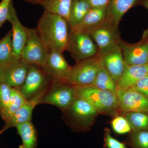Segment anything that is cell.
I'll return each instance as SVG.
<instances>
[{
    "mask_svg": "<svg viewBox=\"0 0 148 148\" xmlns=\"http://www.w3.org/2000/svg\"><path fill=\"white\" fill-rule=\"evenodd\" d=\"M144 36L148 37V31H147V32L146 33H145V35H144Z\"/></svg>",
    "mask_w": 148,
    "mask_h": 148,
    "instance_id": "d590c367",
    "label": "cell"
},
{
    "mask_svg": "<svg viewBox=\"0 0 148 148\" xmlns=\"http://www.w3.org/2000/svg\"><path fill=\"white\" fill-rule=\"evenodd\" d=\"M141 5L148 10V0H141Z\"/></svg>",
    "mask_w": 148,
    "mask_h": 148,
    "instance_id": "e575fe53",
    "label": "cell"
},
{
    "mask_svg": "<svg viewBox=\"0 0 148 148\" xmlns=\"http://www.w3.org/2000/svg\"><path fill=\"white\" fill-rule=\"evenodd\" d=\"M12 3V0H2L0 3V29L8 21Z\"/></svg>",
    "mask_w": 148,
    "mask_h": 148,
    "instance_id": "4dcf8cb0",
    "label": "cell"
},
{
    "mask_svg": "<svg viewBox=\"0 0 148 148\" xmlns=\"http://www.w3.org/2000/svg\"><path fill=\"white\" fill-rule=\"evenodd\" d=\"M148 75L147 65L129 66L126 65L119 79L117 82L118 89L127 90L132 88L143 77Z\"/></svg>",
    "mask_w": 148,
    "mask_h": 148,
    "instance_id": "e0dca14e",
    "label": "cell"
},
{
    "mask_svg": "<svg viewBox=\"0 0 148 148\" xmlns=\"http://www.w3.org/2000/svg\"><path fill=\"white\" fill-rule=\"evenodd\" d=\"M27 3L32 4H40L42 3L44 0H24Z\"/></svg>",
    "mask_w": 148,
    "mask_h": 148,
    "instance_id": "836d02e7",
    "label": "cell"
},
{
    "mask_svg": "<svg viewBox=\"0 0 148 148\" xmlns=\"http://www.w3.org/2000/svg\"><path fill=\"white\" fill-rule=\"evenodd\" d=\"M148 97V75L143 77L132 88Z\"/></svg>",
    "mask_w": 148,
    "mask_h": 148,
    "instance_id": "1f68e13d",
    "label": "cell"
},
{
    "mask_svg": "<svg viewBox=\"0 0 148 148\" xmlns=\"http://www.w3.org/2000/svg\"><path fill=\"white\" fill-rule=\"evenodd\" d=\"M91 85L116 94L118 89L116 81L102 66L94 82Z\"/></svg>",
    "mask_w": 148,
    "mask_h": 148,
    "instance_id": "cb8c5ba5",
    "label": "cell"
},
{
    "mask_svg": "<svg viewBox=\"0 0 148 148\" xmlns=\"http://www.w3.org/2000/svg\"><path fill=\"white\" fill-rule=\"evenodd\" d=\"M66 51L76 63L98 55V49L86 32L70 31Z\"/></svg>",
    "mask_w": 148,
    "mask_h": 148,
    "instance_id": "8992f818",
    "label": "cell"
},
{
    "mask_svg": "<svg viewBox=\"0 0 148 148\" xmlns=\"http://www.w3.org/2000/svg\"><path fill=\"white\" fill-rule=\"evenodd\" d=\"M72 67L64 58L63 53L52 51L49 52L42 68L54 80L68 82Z\"/></svg>",
    "mask_w": 148,
    "mask_h": 148,
    "instance_id": "7c38bea8",
    "label": "cell"
},
{
    "mask_svg": "<svg viewBox=\"0 0 148 148\" xmlns=\"http://www.w3.org/2000/svg\"><path fill=\"white\" fill-rule=\"evenodd\" d=\"M12 88L4 83L0 82V112L10 101Z\"/></svg>",
    "mask_w": 148,
    "mask_h": 148,
    "instance_id": "f546056e",
    "label": "cell"
},
{
    "mask_svg": "<svg viewBox=\"0 0 148 148\" xmlns=\"http://www.w3.org/2000/svg\"><path fill=\"white\" fill-rule=\"evenodd\" d=\"M141 0H110L106 19L118 27L125 14Z\"/></svg>",
    "mask_w": 148,
    "mask_h": 148,
    "instance_id": "ac0fdd59",
    "label": "cell"
},
{
    "mask_svg": "<svg viewBox=\"0 0 148 148\" xmlns=\"http://www.w3.org/2000/svg\"><path fill=\"white\" fill-rule=\"evenodd\" d=\"M53 81L42 67L30 65L26 79L18 89L25 100L29 101L45 95Z\"/></svg>",
    "mask_w": 148,
    "mask_h": 148,
    "instance_id": "277c9868",
    "label": "cell"
},
{
    "mask_svg": "<svg viewBox=\"0 0 148 148\" xmlns=\"http://www.w3.org/2000/svg\"><path fill=\"white\" fill-rule=\"evenodd\" d=\"M107 7H91L76 27L71 31L85 32L90 28L101 24L106 20Z\"/></svg>",
    "mask_w": 148,
    "mask_h": 148,
    "instance_id": "d6986e66",
    "label": "cell"
},
{
    "mask_svg": "<svg viewBox=\"0 0 148 148\" xmlns=\"http://www.w3.org/2000/svg\"><path fill=\"white\" fill-rule=\"evenodd\" d=\"M111 124L114 132L118 134L128 133L131 130L129 123L122 115L114 117L111 121Z\"/></svg>",
    "mask_w": 148,
    "mask_h": 148,
    "instance_id": "83f0119b",
    "label": "cell"
},
{
    "mask_svg": "<svg viewBox=\"0 0 148 148\" xmlns=\"http://www.w3.org/2000/svg\"><path fill=\"white\" fill-rule=\"evenodd\" d=\"M116 94L120 114L134 112L148 114V97L146 95L132 88L117 89Z\"/></svg>",
    "mask_w": 148,
    "mask_h": 148,
    "instance_id": "8fae6325",
    "label": "cell"
},
{
    "mask_svg": "<svg viewBox=\"0 0 148 148\" xmlns=\"http://www.w3.org/2000/svg\"><path fill=\"white\" fill-rule=\"evenodd\" d=\"M15 127L22 140V145L18 148H37L38 132L32 121L21 123Z\"/></svg>",
    "mask_w": 148,
    "mask_h": 148,
    "instance_id": "ffe728a7",
    "label": "cell"
},
{
    "mask_svg": "<svg viewBox=\"0 0 148 148\" xmlns=\"http://www.w3.org/2000/svg\"><path fill=\"white\" fill-rule=\"evenodd\" d=\"M98 55L102 67L117 82L126 66L120 43Z\"/></svg>",
    "mask_w": 148,
    "mask_h": 148,
    "instance_id": "4fadbf2b",
    "label": "cell"
},
{
    "mask_svg": "<svg viewBox=\"0 0 148 148\" xmlns=\"http://www.w3.org/2000/svg\"><path fill=\"white\" fill-rule=\"evenodd\" d=\"M76 95L86 101L99 114L112 117L120 114L116 94L91 85L75 86Z\"/></svg>",
    "mask_w": 148,
    "mask_h": 148,
    "instance_id": "3957f363",
    "label": "cell"
},
{
    "mask_svg": "<svg viewBox=\"0 0 148 148\" xmlns=\"http://www.w3.org/2000/svg\"><path fill=\"white\" fill-rule=\"evenodd\" d=\"M104 148H126V145L124 142L122 143L114 138L111 135L110 130L108 127L104 129Z\"/></svg>",
    "mask_w": 148,
    "mask_h": 148,
    "instance_id": "f1b7e54d",
    "label": "cell"
},
{
    "mask_svg": "<svg viewBox=\"0 0 148 148\" xmlns=\"http://www.w3.org/2000/svg\"><path fill=\"white\" fill-rule=\"evenodd\" d=\"M92 7H108L110 0H84Z\"/></svg>",
    "mask_w": 148,
    "mask_h": 148,
    "instance_id": "d6a6232c",
    "label": "cell"
},
{
    "mask_svg": "<svg viewBox=\"0 0 148 148\" xmlns=\"http://www.w3.org/2000/svg\"><path fill=\"white\" fill-rule=\"evenodd\" d=\"M45 95H40L32 100L26 101L16 112L5 121L4 125L0 130V134H2L10 128L16 127L18 125L32 121L33 111L35 107L40 104Z\"/></svg>",
    "mask_w": 148,
    "mask_h": 148,
    "instance_id": "2e32d148",
    "label": "cell"
},
{
    "mask_svg": "<svg viewBox=\"0 0 148 148\" xmlns=\"http://www.w3.org/2000/svg\"><path fill=\"white\" fill-rule=\"evenodd\" d=\"M26 100L19 91L18 88H12L10 101L0 112V116L4 121L16 112L26 102Z\"/></svg>",
    "mask_w": 148,
    "mask_h": 148,
    "instance_id": "603a6c76",
    "label": "cell"
},
{
    "mask_svg": "<svg viewBox=\"0 0 148 148\" xmlns=\"http://www.w3.org/2000/svg\"><path fill=\"white\" fill-rule=\"evenodd\" d=\"M8 21L10 22L12 27L11 29L14 56L16 59H20L21 53L27 40V28L23 26L18 19L13 3L11 5Z\"/></svg>",
    "mask_w": 148,
    "mask_h": 148,
    "instance_id": "9a60e30c",
    "label": "cell"
},
{
    "mask_svg": "<svg viewBox=\"0 0 148 148\" xmlns=\"http://www.w3.org/2000/svg\"><path fill=\"white\" fill-rule=\"evenodd\" d=\"M101 68L98 55L79 61L72 67L68 83L74 86H85L94 82Z\"/></svg>",
    "mask_w": 148,
    "mask_h": 148,
    "instance_id": "ba28073f",
    "label": "cell"
},
{
    "mask_svg": "<svg viewBox=\"0 0 148 148\" xmlns=\"http://www.w3.org/2000/svg\"><path fill=\"white\" fill-rule=\"evenodd\" d=\"M91 7L90 4L84 0H73L68 21L70 30L74 29L80 23Z\"/></svg>",
    "mask_w": 148,
    "mask_h": 148,
    "instance_id": "44dd1931",
    "label": "cell"
},
{
    "mask_svg": "<svg viewBox=\"0 0 148 148\" xmlns=\"http://www.w3.org/2000/svg\"><path fill=\"white\" fill-rule=\"evenodd\" d=\"M125 62L129 66H143L148 62V37L144 36L140 42L133 44L125 43L121 41Z\"/></svg>",
    "mask_w": 148,
    "mask_h": 148,
    "instance_id": "5bb4252c",
    "label": "cell"
},
{
    "mask_svg": "<svg viewBox=\"0 0 148 148\" xmlns=\"http://www.w3.org/2000/svg\"><path fill=\"white\" fill-rule=\"evenodd\" d=\"M69 25L64 17L45 10L36 28L49 52L66 51L69 40Z\"/></svg>",
    "mask_w": 148,
    "mask_h": 148,
    "instance_id": "6da1fadb",
    "label": "cell"
},
{
    "mask_svg": "<svg viewBox=\"0 0 148 148\" xmlns=\"http://www.w3.org/2000/svg\"><path fill=\"white\" fill-rule=\"evenodd\" d=\"M84 32L89 35L98 49V54L119 44L118 27L106 19L101 24Z\"/></svg>",
    "mask_w": 148,
    "mask_h": 148,
    "instance_id": "52a82bcc",
    "label": "cell"
},
{
    "mask_svg": "<svg viewBox=\"0 0 148 148\" xmlns=\"http://www.w3.org/2000/svg\"><path fill=\"white\" fill-rule=\"evenodd\" d=\"M124 143L131 148H148V132L131 130Z\"/></svg>",
    "mask_w": 148,
    "mask_h": 148,
    "instance_id": "4316f807",
    "label": "cell"
},
{
    "mask_svg": "<svg viewBox=\"0 0 148 148\" xmlns=\"http://www.w3.org/2000/svg\"><path fill=\"white\" fill-rule=\"evenodd\" d=\"M12 43V31L0 39V66L8 63L14 58Z\"/></svg>",
    "mask_w": 148,
    "mask_h": 148,
    "instance_id": "484cf974",
    "label": "cell"
},
{
    "mask_svg": "<svg viewBox=\"0 0 148 148\" xmlns=\"http://www.w3.org/2000/svg\"><path fill=\"white\" fill-rule=\"evenodd\" d=\"M76 97L75 86L68 82L53 80L40 104L53 105L62 111L70 106Z\"/></svg>",
    "mask_w": 148,
    "mask_h": 148,
    "instance_id": "9c48e42d",
    "label": "cell"
},
{
    "mask_svg": "<svg viewBox=\"0 0 148 148\" xmlns=\"http://www.w3.org/2000/svg\"><path fill=\"white\" fill-rule=\"evenodd\" d=\"M62 112V119L72 131L76 132L90 131L100 114L89 103L77 97Z\"/></svg>",
    "mask_w": 148,
    "mask_h": 148,
    "instance_id": "7a4b0ae2",
    "label": "cell"
},
{
    "mask_svg": "<svg viewBox=\"0 0 148 148\" xmlns=\"http://www.w3.org/2000/svg\"><path fill=\"white\" fill-rule=\"evenodd\" d=\"M27 40L20 60L29 65L42 67L49 51L43 42L36 29H27Z\"/></svg>",
    "mask_w": 148,
    "mask_h": 148,
    "instance_id": "5b68a950",
    "label": "cell"
},
{
    "mask_svg": "<svg viewBox=\"0 0 148 148\" xmlns=\"http://www.w3.org/2000/svg\"><path fill=\"white\" fill-rule=\"evenodd\" d=\"M147 66H148V64H147Z\"/></svg>",
    "mask_w": 148,
    "mask_h": 148,
    "instance_id": "8d00e7d4",
    "label": "cell"
},
{
    "mask_svg": "<svg viewBox=\"0 0 148 148\" xmlns=\"http://www.w3.org/2000/svg\"><path fill=\"white\" fill-rule=\"evenodd\" d=\"M121 115L127 119L131 130H142L148 132V114L138 112L121 113Z\"/></svg>",
    "mask_w": 148,
    "mask_h": 148,
    "instance_id": "d4e9b609",
    "label": "cell"
},
{
    "mask_svg": "<svg viewBox=\"0 0 148 148\" xmlns=\"http://www.w3.org/2000/svg\"><path fill=\"white\" fill-rule=\"evenodd\" d=\"M30 65L14 58L0 66V82L12 88H19L24 83Z\"/></svg>",
    "mask_w": 148,
    "mask_h": 148,
    "instance_id": "30bf717a",
    "label": "cell"
},
{
    "mask_svg": "<svg viewBox=\"0 0 148 148\" xmlns=\"http://www.w3.org/2000/svg\"><path fill=\"white\" fill-rule=\"evenodd\" d=\"M73 1V0H44L40 5L45 10L60 15L68 22Z\"/></svg>",
    "mask_w": 148,
    "mask_h": 148,
    "instance_id": "7402d4cb",
    "label": "cell"
}]
</instances>
